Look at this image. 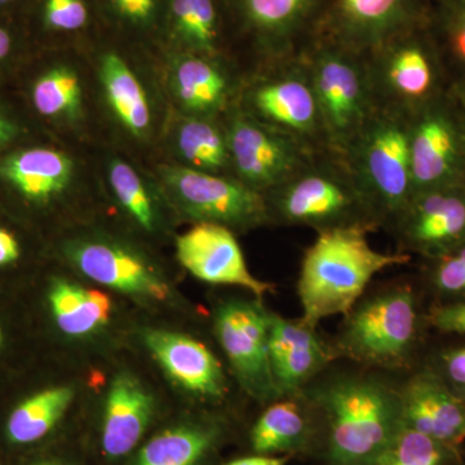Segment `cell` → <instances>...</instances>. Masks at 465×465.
I'll return each instance as SVG.
<instances>
[{"label":"cell","instance_id":"cell-1","mask_svg":"<svg viewBox=\"0 0 465 465\" xmlns=\"http://www.w3.org/2000/svg\"><path fill=\"white\" fill-rule=\"evenodd\" d=\"M327 428L330 465H372L403 427L400 387L348 372L302 391Z\"/></svg>","mask_w":465,"mask_h":465},{"label":"cell","instance_id":"cell-2","mask_svg":"<svg viewBox=\"0 0 465 465\" xmlns=\"http://www.w3.org/2000/svg\"><path fill=\"white\" fill-rule=\"evenodd\" d=\"M362 226L317 232L305 251L298 280L302 320L317 327L321 321L345 316L376 274L411 262L409 253L372 249Z\"/></svg>","mask_w":465,"mask_h":465},{"label":"cell","instance_id":"cell-3","mask_svg":"<svg viewBox=\"0 0 465 465\" xmlns=\"http://www.w3.org/2000/svg\"><path fill=\"white\" fill-rule=\"evenodd\" d=\"M271 223L317 232L362 226L382 228L344 155L335 150L316 153L308 163L280 185L264 193Z\"/></svg>","mask_w":465,"mask_h":465},{"label":"cell","instance_id":"cell-4","mask_svg":"<svg viewBox=\"0 0 465 465\" xmlns=\"http://www.w3.org/2000/svg\"><path fill=\"white\" fill-rule=\"evenodd\" d=\"M332 345L336 357L376 369H407L428 329V311L410 283H396L358 300Z\"/></svg>","mask_w":465,"mask_h":465},{"label":"cell","instance_id":"cell-5","mask_svg":"<svg viewBox=\"0 0 465 465\" xmlns=\"http://www.w3.org/2000/svg\"><path fill=\"white\" fill-rule=\"evenodd\" d=\"M365 60L376 109L407 118L451 88L428 24L397 34Z\"/></svg>","mask_w":465,"mask_h":465},{"label":"cell","instance_id":"cell-6","mask_svg":"<svg viewBox=\"0 0 465 465\" xmlns=\"http://www.w3.org/2000/svg\"><path fill=\"white\" fill-rule=\"evenodd\" d=\"M330 146L342 153L376 106L363 54L316 34L302 52Z\"/></svg>","mask_w":465,"mask_h":465},{"label":"cell","instance_id":"cell-7","mask_svg":"<svg viewBox=\"0 0 465 465\" xmlns=\"http://www.w3.org/2000/svg\"><path fill=\"white\" fill-rule=\"evenodd\" d=\"M342 155L388 228L411 198L406 116L376 109Z\"/></svg>","mask_w":465,"mask_h":465},{"label":"cell","instance_id":"cell-8","mask_svg":"<svg viewBox=\"0 0 465 465\" xmlns=\"http://www.w3.org/2000/svg\"><path fill=\"white\" fill-rule=\"evenodd\" d=\"M262 74L234 104L244 114L298 140L313 152L332 150L302 54L260 67Z\"/></svg>","mask_w":465,"mask_h":465},{"label":"cell","instance_id":"cell-9","mask_svg":"<svg viewBox=\"0 0 465 465\" xmlns=\"http://www.w3.org/2000/svg\"><path fill=\"white\" fill-rule=\"evenodd\" d=\"M411 197L465 183V133L451 91L407 116Z\"/></svg>","mask_w":465,"mask_h":465},{"label":"cell","instance_id":"cell-10","mask_svg":"<svg viewBox=\"0 0 465 465\" xmlns=\"http://www.w3.org/2000/svg\"><path fill=\"white\" fill-rule=\"evenodd\" d=\"M161 176L176 206L197 223L219 224L231 231L271 223L264 195L237 177L186 166L162 167Z\"/></svg>","mask_w":465,"mask_h":465},{"label":"cell","instance_id":"cell-11","mask_svg":"<svg viewBox=\"0 0 465 465\" xmlns=\"http://www.w3.org/2000/svg\"><path fill=\"white\" fill-rule=\"evenodd\" d=\"M326 0H226L260 67L299 56L316 35Z\"/></svg>","mask_w":465,"mask_h":465},{"label":"cell","instance_id":"cell-12","mask_svg":"<svg viewBox=\"0 0 465 465\" xmlns=\"http://www.w3.org/2000/svg\"><path fill=\"white\" fill-rule=\"evenodd\" d=\"M225 114L232 176L262 194L289 179L320 153L260 124L235 105Z\"/></svg>","mask_w":465,"mask_h":465},{"label":"cell","instance_id":"cell-13","mask_svg":"<svg viewBox=\"0 0 465 465\" xmlns=\"http://www.w3.org/2000/svg\"><path fill=\"white\" fill-rule=\"evenodd\" d=\"M430 0H326L316 34L358 54L430 21Z\"/></svg>","mask_w":465,"mask_h":465},{"label":"cell","instance_id":"cell-14","mask_svg":"<svg viewBox=\"0 0 465 465\" xmlns=\"http://www.w3.org/2000/svg\"><path fill=\"white\" fill-rule=\"evenodd\" d=\"M271 311L256 302L232 300L215 314V333L232 371L251 396L262 402L280 399L269 360Z\"/></svg>","mask_w":465,"mask_h":465},{"label":"cell","instance_id":"cell-15","mask_svg":"<svg viewBox=\"0 0 465 465\" xmlns=\"http://www.w3.org/2000/svg\"><path fill=\"white\" fill-rule=\"evenodd\" d=\"M388 228L400 252L421 259L465 243V183L416 193Z\"/></svg>","mask_w":465,"mask_h":465},{"label":"cell","instance_id":"cell-16","mask_svg":"<svg viewBox=\"0 0 465 465\" xmlns=\"http://www.w3.org/2000/svg\"><path fill=\"white\" fill-rule=\"evenodd\" d=\"M177 259L195 278L211 284L242 287L262 299L274 284L251 273L234 232L226 226L197 223L176 241Z\"/></svg>","mask_w":465,"mask_h":465},{"label":"cell","instance_id":"cell-17","mask_svg":"<svg viewBox=\"0 0 465 465\" xmlns=\"http://www.w3.org/2000/svg\"><path fill=\"white\" fill-rule=\"evenodd\" d=\"M336 358L317 327L271 312L269 360L280 399L302 394Z\"/></svg>","mask_w":465,"mask_h":465},{"label":"cell","instance_id":"cell-18","mask_svg":"<svg viewBox=\"0 0 465 465\" xmlns=\"http://www.w3.org/2000/svg\"><path fill=\"white\" fill-rule=\"evenodd\" d=\"M400 396L405 427L452 448L465 442V401L425 363L400 385Z\"/></svg>","mask_w":465,"mask_h":465},{"label":"cell","instance_id":"cell-19","mask_svg":"<svg viewBox=\"0 0 465 465\" xmlns=\"http://www.w3.org/2000/svg\"><path fill=\"white\" fill-rule=\"evenodd\" d=\"M145 344L164 371L189 393L207 401H219L228 391L222 363L201 341L182 333L152 330Z\"/></svg>","mask_w":465,"mask_h":465},{"label":"cell","instance_id":"cell-20","mask_svg":"<svg viewBox=\"0 0 465 465\" xmlns=\"http://www.w3.org/2000/svg\"><path fill=\"white\" fill-rule=\"evenodd\" d=\"M76 268L94 282L142 298L164 300L170 289L143 259L105 242H79L67 251Z\"/></svg>","mask_w":465,"mask_h":465},{"label":"cell","instance_id":"cell-21","mask_svg":"<svg viewBox=\"0 0 465 465\" xmlns=\"http://www.w3.org/2000/svg\"><path fill=\"white\" fill-rule=\"evenodd\" d=\"M154 399L133 375L116 376L110 387L101 424L104 457L121 460L139 448L154 418Z\"/></svg>","mask_w":465,"mask_h":465},{"label":"cell","instance_id":"cell-22","mask_svg":"<svg viewBox=\"0 0 465 465\" xmlns=\"http://www.w3.org/2000/svg\"><path fill=\"white\" fill-rule=\"evenodd\" d=\"M177 103L191 116L217 118L232 104V82L219 56L185 54L177 58L173 72Z\"/></svg>","mask_w":465,"mask_h":465},{"label":"cell","instance_id":"cell-23","mask_svg":"<svg viewBox=\"0 0 465 465\" xmlns=\"http://www.w3.org/2000/svg\"><path fill=\"white\" fill-rule=\"evenodd\" d=\"M74 163L54 149L21 150L0 162V177L26 200L47 203L72 183Z\"/></svg>","mask_w":465,"mask_h":465},{"label":"cell","instance_id":"cell-24","mask_svg":"<svg viewBox=\"0 0 465 465\" xmlns=\"http://www.w3.org/2000/svg\"><path fill=\"white\" fill-rule=\"evenodd\" d=\"M222 436V428L215 421L173 425L146 440L131 465H204Z\"/></svg>","mask_w":465,"mask_h":465},{"label":"cell","instance_id":"cell-25","mask_svg":"<svg viewBox=\"0 0 465 465\" xmlns=\"http://www.w3.org/2000/svg\"><path fill=\"white\" fill-rule=\"evenodd\" d=\"M311 405L304 394L282 397L266 407L251 430V445L259 455L286 454L307 446Z\"/></svg>","mask_w":465,"mask_h":465},{"label":"cell","instance_id":"cell-26","mask_svg":"<svg viewBox=\"0 0 465 465\" xmlns=\"http://www.w3.org/2000/svg\"><path fill=\"white\" fill-rule=\"evenodd\" d=\"M74 391L48 388L21 401L5 424V439L12 448H29L54 432L72 405Z\"/></svg>","mask_w":465,"mask_h":465},{"label":"cell","instance_id":"cell-27","mask_svg":"<svg viewBox=\"0 0 465 465\" xmlns=\"http://www.w3.org/2000/svg\"><path fill=\"white\" fill-rule=\"evenodd\" d=\"M48 300L58 329L70 336L96 331L109 322L112 314V302L106 293L64 280L52 283Z\"/></svg>","mask_w":465,"mask_h":465},{"label":"cell","instance_id":"cell-28","mask_svg":"<svg viewBox=\"0 0 465 465\" xmlns=\"http://www.w3.org/2000/svg\"><path fill=\"white\" fill-rule=\"evenodd\" d=\"M101 82L116 118L134 136L148 133L152 115L143 85L124 58L108 54L101 61Z\"/></svg>","mask_w":465,"mask_h":465},{"label":"cell","instance_id":"cell-29","mask_svg":"<svg viewBox=\"0 0 465 465\" xmlns=\"http://www.w3.org/2000/svg\"><path fill=\"white\" fill-rule=\"evenodd\" d=\"M176 149L186 167L232 176L225 127L217 118L189 115L183 119L177 128Z\"/></svg>","mask_w":465,"mask_h":465},{"label":"cell","instance_id":"cell-30","mask_svg":"<svg viewBox=\"0 0 465 465\" xmlns=\"http://www.w3.org/2000/svg\"><path fill=\"white\" fill-rule=\"evenodd\" d=\"M428 30L445 66L450 85L465 84V0H440L430 11Z\"/></svg>","mask_w":465,"mask_h":465},{"label":"cell","instance_id":"cell-31","mask_svg":"<svg viewBox=\"0 0 465 465\" xmlns=\"http://www.w3.org/2000/svg\"><path fill=\"white\" fill-rule=\"evenodd\" d=\"M174 32L195 54L216 57L220 52V15L216 0H173Z\"/></svg>","mask_w":465,"mask_h":465},{"label":"cell","instance_id":"cell-32","mask_svg":"<svg viewBox=\"0 0 465 465\" xmlns=\"http://www.w3.org/2000/svg\"><path fill=\"white\" fill-rule=\"evenodd\" d=\"M458 459L457 448L403 425L372 465H455Z\"/></svg>","mask_w":465,"mask_h":465},{"label":"cell","instance_id":"cell-33","mask_svg":"<svg viewBox=\"0 0 465 465\" xmlns=\"http://www.w3.org/2000/svg\"><path fill=\"white\" fill-rule=\"evenodd\" d=\"M33 103L42 115H78L82 108V85L74 70L57 66L43 74L34 84Z\"/></svg>","mask_w":465,"mask_h":465},{"label":"cell","instance_id":"cell-34","mask_svg":"<svg viewBox=\"0 0 465 465\" xmlns=\"http://www.w3.org/2000/svg\"><path fill=\"white\" fill-rule=\"evenodd\" d=\"M423 260L425 289L433 296V305L465 300V243Z\"/></svg>","mask_w":465,"mask_h":465},{"label":"cell","instance_id":"cell-35","mask_svg":"<svg viewBox=\"0 0 465 465\" xmlns=\"http://www.w3.org/2000/svg\"><path fill=\"white\" fill-rule=\"evenodd\" d=\"M108 177L122 207L145 231H154L158 222L157 208L137 171L127 162L113 159L108 167Z\"/></svg>","mask_w":465,"mask_h":465},{"label":"cell","instance_id":"cell-36","mask_svg":"<svg viewBox=\"0 0 465 465\" xmlns=\"http://www.w3.org/2000/svg\"><path fill=\"white\" fill-rule=\"evenodd\" d=\"M425 365L465 401V342L436 349L428 357Z\"/></svg>","mask_w":465,"mask_h":465},{"label":"cell","instance_id":"cell-37","mask_svg":"<svg viewBox=\"0 0 465 465\" xmlns=\"http://www.w3.org/2000/svg\"><path fill=\"white\" fill-rule=\"evenodd\" d=\"M43 15L45 25L60 32L81 29L87 21L84 0H45Z\"/></svg>","mask_w":465,"mask_h":465},{"label":"cell","instance_id":"cell-38","mask_svg":"<svg viewBox=\"0 0 465 465\" xmlns=\"http://www.w3.org/2000/svg\"><path fill=\"white\" fill-rule=\"evenodd\" d=\"M430 329L446 335H465V300L451 304L432 305L428 311Z\"/></svg>","mask_w":465,"mask_h":465},{"label":"cell","instance_id":"cell-39","mask_svg":"<svg viewBox=\"0 0 465 465\" xmlns=\"http://www.w3.org/2000/svg\"><path fill=\"white\" fill-rule=\"evenodd\" d=\"M122 16L134 24L145 25L155 14V0H112Z\"/></svg>","mask_w":465,"mask_h":465},{"label":"cell","instance_id":"cell-40","mask_svg":"<svg viewBox=\"0 0 465 465\" xmlns=\"http://www.w3.org/2000/svg\"><path fill=\"white\" fill-rule=\"evenodd\" d=\"M20 244L7 229L0 228V266H7L20 259Z\"/></svg>","mask_w":465,"mask_h":465},{"label":"cell","instance_id":"cell-41","mask_svg":"<svg viewBox=\"0 0 465 465\" xmlns=\"http://www.w3.org/2000/svg\"><path fill=\"white\" fill-rule=\"evenodd\" d=\"M289 461L287 457H274V455H255V457H247L235 459L225 465H286Z\"/></svg>","mask_w":465,"mask_h":465},{"label":"cell","instance_id":"cell-42","mask_svg":"<svg viewBox=\"0 0 465 465\" xmlns=\"http://www.w3.org/2000/svg\"><path fill=\"white\" fill-rule=\"evenodd\" d=\"M17 127L5 115L0 114V146L5 145L17 136Z\"/></svg>","mask_w":465,"mask_h":465},{"label":"cell","instance_id":"cell-43","mask_svg":"<svg viewBox=\"0 0 465 465\" xmlns=\"http://www.w3.org/2000/svg\"><path fill=\"white\" fill-rule=\"evenodd\" d=\"M450 91H451L452 97H454L455 104H457L465 133V84L452 85Z\"/></svg>","mask_w":465,"mask_h":465},{"label":"cell","instance_id":"cell-44","mask_svg":"<svg viewBox=\"0 0 465 465\" xmlns=\"http://www.w3.org/2000/svg\"><path fill=\"white\" fill-rule=\"evenodd\" d=\"M12 48V36L7 29L0 26V61L8 56Z\"/></svg>","mask_w":465,"mask_h":465},{"label":"cell","instance_id":"cell-45","mask_svg":"<svg viewBox=\"0 0 465 465\" xmlns=\"http://www.w3.org/2000/svg\"><path fill=\"white\" fill-rule=\"evenodd\" d=\"M26 465H72L67 464L65 461L56 460V459H36V460L30 461Z\"/></svg>","mask_w":465,"mask_h":465},{"label":"cell","instance_id":"cell-46","mask_svg":"<svg viewBox=\"0 0 465 465\" xmlns=\"http://www.w3.org/2000/svg\"><path fill=\"white\" fill-rule=\"evenodd\" d=\"M3 341H5V332H3L2 326H0V348H2Z\"/></svg>","mask_w":465,"mask_h":465},{"label":"cell","instance_id":"cell-47","mask_svg":"<svg viewBox=\"0 0 465 465\" xmlns=\"http://www.w3.org/2000/svg\"><path fill=\"white\" fill-rule=\"evenodd\" d=\"M430 3H432V5H436V3H439L440 2V0H430Z\"/></svg>","mask_w":465,"mask_h":465},{"label":"cell","instance_id":"cell-48","mask_svg":"<svg viewBox=\"0 0 465 465\" xmlns=\"http://www.w3.org/2000/svg\"><path fill=\"white\" fill-rule=\"evenodd\" d=\"M0 465H3L2 458H0Z\"/></svg>","mask_w":465,"mask_h":465}]
</instances>
